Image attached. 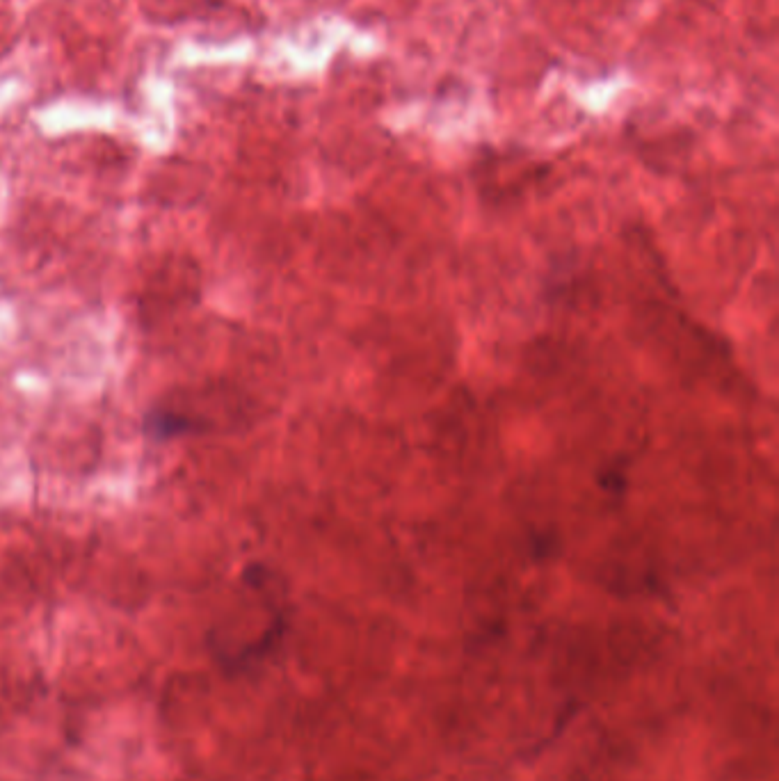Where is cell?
<instances>
[{"mask_svg": "<svg viewBox=\"0 0 779 781\" xmlns=\"http://www.w3.org/2000/svg\"><path fill=\"white\" fill-rule=\"evenodd\" d=\"M190 428L192 421L188 416L170 412V409H160V412L147 416V432L158 441L179 437V434H186Z\"/></svg>", "mask_w": 779, "mask_h": 781, "instance_id": "1", "label": "cell"}]
</instances>
